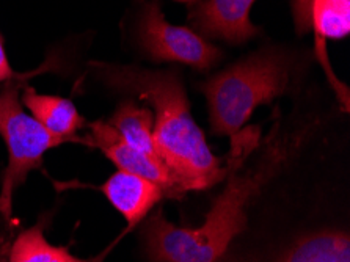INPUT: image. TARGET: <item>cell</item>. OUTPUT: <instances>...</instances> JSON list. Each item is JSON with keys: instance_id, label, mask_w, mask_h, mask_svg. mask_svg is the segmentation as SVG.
<instances>
[{"instance_id": "1", "label": "cell", "mask_w": 350, "mask_h": 262, "mask_svg": "<svg viewBox=\"0 0 350 262\" xmlns=\"http://www.w3.org/2000/svg\"><path fill=\"white\" fill-rule=\"evenodd\" d=\"M277 129L278 122L269 137L267 151L250 170H243V163L256 148L259 127L241 129L231 137L226 187L200 228L174 226L161 212L148 220L143 236L152 262H219L224 258L230 244L245 229L248 202L284 160L286 148Z\"/></svg>"}, {"instance_id": "2", "label": "cell", "mask_w": 350, "mask_h": 262, "mask_svg": "<svg viewBox=\"0 0 350 262\" xmlns=\"http://www.w3.org/2000/svg\"><path fill=\"white\" fill-rule=\"evenodd\" d=\"M105 85L123 94H134L154 109L152 138L159 159L184 194L204 190L224 179L226 170L211 151L204 132L190 114L183 80L174 69H152L92 63Z\"/></svg>"}, {"instance_id": "3", "label": "cell", "mask_w": 350, "mask_h": 262, "mask_svg": "<svg viewBox=\"0 0 350 262\" xmlns=\"http://www.w3.org/2000/svg\"><path fill=\"white\" fill-rule=\"evenodd\" d=\"M294 57L280 47H262L200 85L209 105L211 129L232 137L259 105L270 104L291 87Z\"/></svg>"}, {"instance_id": "4", "label": "cell", "mask_w": 350, "mask_h": 262, "mask_svg": "<svg viewBox=\"0 0 350 262\" xmlns=\"http://www.w3.org/2000/svg\"><path fill=\"white\" fill-rule=\"evenodd\" d=\"M19 98V87L14 82H8L0 90V137L8 153V165L2 174L0 211L7 218L12 215L14 190L25 183L30 171L41 168L47 151L68 143L25 114Z\"/></svg>"}, {"instance_id": "5", "label": "cell", "mask_w": 350, "mask_h": 262, "mask_svg": "<svg viewBox=\"0 0 350 262\" xmlns=\"http://www.w3.org/2000/svg\"><path fill=\"white\" fill-rule=\"evenodd\" d=\"M137 38L142 51L154 62H176L196 71H209L221 60L219 47L190 27L172 25L157 2L145 5L137 23Z\"/></svg>"}, {"instance_id": "6", "label": "cell", "mask_w": 350, "mask_h": 262, "mask_svg": "<svg viewBox=\"0 0 350 262\" xmlns=\"http://www.w3.org/2000/svg\"><path fill=\"white\" fill-rule=\"evenodd\" d=\"M187 8L190 29L206 40L245 44L261 34L252 24L250 10L256 0H176Z\"/></svg>"}, {"instance_id": "7", "label": "cell", "mask_w": 350, "mask_h": 262, "mask_svg": "<svg viewBox=\"0 0 350 262\" xmlns=\"http://www.w3.org/2000/svg\"><path fill=\"white\" fill-rule=\"evenodd\" d=\"M87 137L81 138V142L92 148H98L118 170L137 174L157 184L165 196L183 195L176 181L161 160L146 156L127 144L107 121H93L87 125Z\"/></svg>"}, {"instance_id": "8", "label": "cell", "mask_w": 350, "mask_h": 262, "mask_svg": "<svg viewBox=\"0 0 350 262\" xmlns=\"http://www.w3.org/2000/svg\"><path fill=\"white\" fill-rule=\"evenodd\" d=\"M293 13L299 34L314 31L321 60L323 66L328 68V76L338 93H341L344 104L347 107V90L333 77V73L327 63L323 42L328 38L342 40L350 34V0H293Z\"/></svg>"}, {"instance_id": "9", "label": "cell", "mask_w": 350, "mask_h": 262, "mask_svg": "<svg viewBox=\"0 0 350 262\" xmlns=\"http://www.w3.org/2000/svg\"><path fill=\"white\" fill-rule=\"evenodd\" d=\"M105 198L126 218L129 226L140 223L165 194L157 184L118 170L100 187Z\"/></svg>"}, {"instance_id": "10", "label": "cell", "mask_w": 350, "mask_h": 262, "mask_svg": "<svg viewBox=\"0 0 350 262\" xmlns=\"http://www.w3.org/2000/svg\"><path fill=\"white\" fill-rule=\"evenodd\" d=\"M21 101L30 110V115L52 135L66 142H81L77 132L87 122L72 101L55 94H41L31 87L24 88Z\"/></svg>"}, {"instance_id": "11", "label": "cell", "mask_w": 350, "mask_h": 262, "mask_svg": "<svg viewBox=\"0 0 350 262\" xmlns=\"http://www.w3.org/2000/svg\"><path fill=\"white\" fill-rule=\"evenodd\" d=\"M107 122L115 127L116 132L123 137V140L131 144L132 148H135L137 151L161 160L154 146V138H152L154 116H152L150 109L137 105L132 101H124L118 105V109L115 110V114L110 116Z\"/></svg>"}, {"instance_id": "12", "label": "cell", "mask_w": 350, "mask_h": 262, "mask_svg": "<svg viewBox=\"0 0 350 262\" xmlns=\"http://www.w3.org/2000/svg\"><path fill=\"white\" fill-rule=\"evenodd\" d=\"M8 262H90L71 254L68 247L52 245L44 237L42 224H35L16 236L8 251Z\"/></svg>"}, {"instance_id": "13", "label": "cell", "mask_w": 350, "mask_h": 262, "mask_svg": "<svg viewBox=\"0 0 350 262\" xmlns=\"http://www.w3.org/2000/svg\"><path fill=\"white\" fill-rule=\"evenodd\" d=\"M278 262H350L347 234L322 233L295 244Z\"/></svg>"}, {"instance_id": "14", "label": "cell", "mask_w": 350, "mask_h": 262, "mask_svg": "<svg viewBox=\"0 0 350 262\" xmlns=\"http://www.w3.org/2000/svg\"><path fill=\"white\" fill-rule=\"evenodd\" d=\"M14 77H16V73L13 71L12 65H10L7 52H5L3 38H2V35H0V83L12 82Z\"/></svg>"}]
</instances>
